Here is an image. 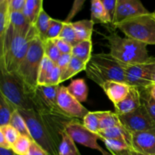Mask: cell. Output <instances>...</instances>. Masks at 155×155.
Returning a JSON list of instances; mask_svg holds the SVG:
<instances>
[{
  "label": "cell",
  "instance_id": "816d5d0a",
  "mask_svg": "<svg viewBox=\"0 0 155 155\" xmlns=\"http://www.w3.org/2000/svg\"><path fill=\"white\" fill-rule=\"evenodd\" d=\"M133 155H145V154H139V153H137V152H135V151H133Z\"/></svg>",
  "mask_w": 155,
  "mask_h": 155
},
{
  "label": "cell",
  "instance_id": "f35d334b",
  "mask_svg": "<svg viewBox=\"0 0 155 155\" xmlns=\"http://www.w3.org/2000/svg\"><path fill=\"white\" fill-rule=\"evenodd\" d=\"M61 77V71L59 69L58 67H57V65H55L54 69L51 71V72L48 75V78L45 80L44 86H60Z\"/></svg>",
  "mask_w": 155,
  "mask_h": 155
},
{
  "label": "cell",
  "instance_id": "d6986e66",
  "mask_svg": "<svg viewBox=\"0 0 155 155\" xmlns=\"http://www.w3.org/2000/svg\"><path fill=\"white\" fill-rule=\"evenodd\" d=\"M67 89L72 96H74L78 101L85 102L86 101L89 94V89L86 81L83 79H77L72 80Z\"/></svg>",
  "mask_w": 155,
  "mask_h": 155
},
{
  "label": "cell",
  "instance_id": "30bf717a",
  "mask_svg": "<svg viewBox=\"0 0 155 155\" xmlns=\"http://www.w3.org/2000/svg\"><path fill=\"white\" fill-rule=\"evenodd\" d=\"M118 116L122 125L131 134L155 130V123L143 104L131 113Z\"/></svg>",
  "mask_w": 155,
  "mask_h": 155
},
{
  "label": "cell",
  "instance_id": "8d00e7d4",
  "mask_svg": "<svg viewBox=\"0 0 155 155\" xmlns=\"http://www.w3.org/2000/svg\"><path fill=\"white\" fill-rule=\"evenodd\" d=\"M64 24V21L52 18L44 41L46 40V39H55L58 38L62 30V28H63Z\"/></svg>",
  "mask_w": 155,
  "mask_h": 155
},
{
  "label": "cell",
  "instance_id": "b9f144b4",
  "mask_svg": "<svg viewBox=\"0 0 155 155\" xmlns=\"http://www.w3.org/2000/svg\"><path fill=\"white\" fill-rule=\"evenodd\" d=\"M53 41L56 44L61 54H71L73 46L71 44L68 43L67 41H65L63 39H61V38L53 39Z\"/></svg>",
  "mask_w": 155,
  "mask_h": 155
},
{
  "label": "cell",
  "instance_id": "1f68e13d",
  "mask_svg": "<svg viewBox=\"0 0 155 155\" xmlns=\"http://www.w3.org/2000/svg\"><path fill=\"white\" fill-rule=\"evenodd\" d=\"M109 152L111 154L122 152L125 151H133V148L127 142L117 139H101Z\"/></svg>",
  "mask_w": 155,
  "mask_h": 155
},
{
  "label": "cell",
  "instance_id": "9a60e30c",
  "mask_svg": "<svg viewBox=\"0 0 155 155\" xmlns=\"http://www.w3.org/2000/svg\"><path fill=\"white\" fill-rule=\"evenodd\" d=\"M142 105V95L140 89L131 86L130 92L123 101L115 104V113L117 115H123L131 113Z\"/></svg>",
  "mask_w": 155,
  "mask_h": 155
},
{
  "label": "cell",
  "instance_id": "7402d4cb",
  "mask_svg": "<svg viewBox=\"0 0 155 155\" xmlns=\"http://www.w3.org/2000/svg\"><path fill=\"white\" fill-rule=\"evenodd\" d=\"M42 8H43L42 0H26L25 7L23 11V13L32 25L34 26Z\"/></svg>",
  "mask_w": 155,
  "mask_h": 155
},
{
  "label": "cell",
  "instance_id": "8fae6325",
  "mask_svg": "<svg viewBox=\"0 0 155 155\" xmlns=\"http://www.w3.org/2000/svg\"><path fill=\"white\" fill-rule=\"evenodd\" d=\"M150 61L135 64H127L120 62L124 71L126 83L140 90L149 89L153 86L150 77Z\"/></svg>",
  "mask_w": 155,
  "mask_h": 155
},
{
  "label": "cell",
  "instance_id": "6da1fadb",
  "mask_svg": "<svg viewBox=\"0 0 155 155\" xmlns=\"http://www.w3.org/2000/svg\"><path fill=\"white\" fill-rule=\"evenodd\" d=\"M37 36L36 31L24 34L9 27L4 39L0 41V69L15 74L28 51L30 42Z\"/></svg>",
  "mask_w": 155,
  "mask_h": 155
},
{
  "label": "cell",
  "instance_id": "9c48e42d",
  "mask_svg": "<svg viewBox=\"0 0 155 155\" xmlns=\"http://www.w3.org/2000/svg\"><path fill=\"white\" fill-rule=\"evenodd\" d=\"M65 131L74 142L92 149L97 150L102 155H110V153L103 149L98 144V136L88 130L78 119H72L65 127Z\"/></svg>",
  "mask_w": 155,
  "mask_h": 155
},
{
  "label": "cell",
  "instance_id": "44dd1931",
  "mask_svg": "<svg viewBox=\"0 0 155 155\" xmlns=\"http://www.w3.org/2000/svg\"><path fill=\"white\" fill-rule=\"evenodd\" d=\"M92 40L80 41L73 46L71 54H72L73 57L77 58L82 61L88 64L92 55Z\"/></svg>",
  "mask_w": 155,
  "mask_h": 155
},
{
  "label": "cell",
  "instance_id": "f1b7e54d",
  "mask_svg": "<svg viewBox=\"0 0 155 155\" xmlns=\"http://www.w3.org/2000/svg\"><path fill=\"white\" fill-rule=\"evenodd\" d=\"M103 111H89L83 119V124L92 133L98 134L99 132V124Z\"/></svg>",
  "mask_w": 155,
  "mask_h": 155
},
{
  "label": "cell",
  "instance_id": "f5cc1de1",
  "mask_svg": "<svg viewBox=\"0 0 155 155\" xmlns=\"http://www.w3.org/2000/svg\"><path fill=\"white\" fill-rule=\"evenodd\" d=\"M153 13H154V16H155V9H154V12H153Z\"/></svg>",
  "mask_w": 155,
  "mask_h": 155
},
{
  "label": "cell",
  "instance_id": "2e32d148",
  "mask_svg": "<svg viewBox=\"0 0 155 155\" xmlns=\"http://www.w3.org/2000/svg\"><path fill=\"white\" fill-rule=\"evenodd\" d=\"M101 88L109 99L114 103V105H115L127 97L131 86L126 83L109 81L103 84Z\"/></svg>",
  "mask_w": 155,
  "mask_h": 155
},
{
  "label": "cell",
  "instance_id": "ee69618b",
  "mask_svg": "<svg viewBox=\"0 0 155 155\" xmlns=\"http://www.w3.org/2000/svg\"><path fill=\"white\" fill-rule=\"evenodd\" d=\"M71 58H72V54H61L59 57L58 60L56 62L55 64L58 67L59 69L61 70V73L64 71L68 66V64L71 62Z\"/></svg>",
  "mask_w": 155,
  "mask_h": 155
},
{
  "label": "cell",
  "instance_id": "83f0119b",
  "mask_svg": "<svg viewBox=\"0 0 155 155\" xmlns=\"http://www.w3.org/2000/svg\"><path fill=\"white\" fill-rule=\"evenodd\" d=\"M120 126H123L120 120L119 116L115 112L110 111V110L103 111L100 120L99 131L113 128V127H120Z\"/></svg>",
  "mask_w": 155,
  "mask_h": 155
},
{
  "label": "cell",
  "instance_id": "f6af8a7d",
  "mask_svg": "<svg viewBox=\"0 0 155 155\" xmlns=\"http://www.w3.org/2000/svg\"><path fill=\"white\" fill-rule=\"evenodd\" d=\"M27 155H48V154L36 142H33L30 151Z\"/></svg>",
  "mask_w": 155,
  "mask_h": 155
},
{
  "label": "cell",
  "instance_id": "277c9868",
  "mask_svg": "<svg viewBox=\"0 0 155 155\" xmlns=\"http://www.w3.org/2000/svg\"><path fill=\"white\" fill-rule=\"evenodd\" d=\"M18 110L25 120L33 142L45 150L48 155H58L61 137L57 136L34 110L18 109Z\"/></svg>",
  "mask_w": 155,
  "mask_h": 155
},
{
  "label": "cell",
  "instance_id": "ba28073f",
  "mask_svg": "<svg viewBox=\"0 0 155 155\" xmlns=\"http://www.w3.org/2000/svg\"><path fill=\"white\" fill-rule=\"evenodd\" d=\"M60 86H37L30 92L33 110L40 114H55L67 116L58 104V92ZM68 117V116H67Z\"/></svg>",
  "mask_w": 155,
  "mask_h": 155
},
{
  "label": "cell",
  "instance_id": "cb8c5ba5",
  "mask_svg": "<svg viewBox=\"0 0 155 155\" xmlns=\"http://www.w3.org/2000/svg\"><path fill=\"white\" fill-rule=\"evenodd\" d=\"M16 107L3 95H0V127L9 125Z\"/></svg>",
  "mask_w": 155,
  "mask_h": 155
},
{
  "label": "cell",
  "instance_id": "f546056e",
  "mask_svg": "<svg viewBox=\"0 0 155 155\" xmlns=\"http://www.w3.org/2000/svg\"><path fill=\"white\" fill-rule=\"evenodd\" d=\"M9 125L14 127L21 134V136H27V137L32 139L30 132H29L28 128H27V124H26L23 117L21 115V114L19 113L18 109H16V110L14 112Z\"/></svg>",
  "mask_w": 155,
  "mask_h": 155
},
{
  "label": "cell",
  "instance_id": "4316f807",
  "mask_svg": "<svg viewBox=\"0 0 155 155\" xmlns=\"http://www.w3.org/2000/svg\"><path fill=\"white\" fill-rule=\"evenodd\" d=\"M51 20H52V18L45 12V11L42 8L34 24L38 36L42 41H44V39H45V35H46L47 31L49 28Z\"/></svg>",
  "mask_w": 155,
  "mask_h": 155
},
{
  "label": "cell",
  "instance_id": "74e56055",
  "mask_svg": "<svg viewBox=\"0 0 155 155\" xmlns=\"http://www.w3.org/2000/svg\"><path fill=\"white\" fill-rule=\"evenodd\" d=\"M0 132L3 134L5 139L7 141L8 143L9 144L11 148L21 136V134L11 125L1 127H0Z\"/></svg>",
  "mask_w": 155,
  "mask_h": 155
},
{
  "label": "cell",
  "instance_id": "ab89813d",
  "mask_svg": "<svg viewBox=\"0 0 155 155\" xmlns=\"http://www.w3.org/2000/svg\"><path fill=\"white\" fill-rule=\"evenodd\" d=\"M85 4L84 0H76L73 3L72 8H71V11H70L69 14L67 16V18H65V20L64 21V22L65 23H72L71 22V20L82 10L83 7V5Z\"/></svg>",
  "mask_w": 155,
  "mask_h": 155
},
{
  "label": "cell",
  "instance_id": "f907efd6",
  "mask_svg": "<svg viewBox=\"0 0 155 155\" xmlns=\"http://www.w3.org/2000/svg\"><path fill=\"white\" fill-rule=\"evenodd\" d=\"M133 151H125L120 153H116V154H111L110 153V155H133Z\"/></svg>",
  "mask_w": 155,
  "mask_h": 155
},
{
  "label": "cell",
  "instance_id": "d590c367",
  "mask_svg": "<svg viewBox=\"0 0 155 155\" xmlns=\"http://www.w3.org/2000/svg\"><path fill=\"white\" fill-rule=\"evenodd\" d=\"M140 91L142 95V104L145 106L148 114L155 123V100L150 95L148 89Z\"/></svg>",
  "mask_w": 155,
  "mask_h": 155
},
{
  "label": "cell",
  "instance_id": "ffe728a7",
  "mask_svg": "<svg viewBox=\"0 0 155 155\" xmlns=\"http://www.w3.org/2000/svg\"><path fill=\"white\" fill-rule=\"evenodd\" d=\"M71 24L75 30L77 39L80 42L92 40V35L95 24L91 20H82L76 22H72Z\"/></svg>",
  "mask_w": 155,
  "mask_h": 155
},
{
  "label": "cell",
  "instance_id": "7dc6e473",
  "mask_svg": "<svg viewBox=\"0 0 155 155\" xmlns=\"http://www.w3.org/2000/svg\"><path fill=\"white\" fill-rule=\"evenodd\" d=\"M0 148H7V149H12L11 146L9 145V144L8 143L7 141L5 140L4 136H3V134L1 133V132H0Z\"/></svg>",
  "mask_w": 155,
  "mask_h": 155
},
{
  "label": "cell",
  "instance_id": "836d02e7",
  "mask_svg": "<svg viewBox=\"0 0 155 155\" xmlns=\"http://www.w3.org/2000/svg\"><path fill=\"white\" fill-rule=\"evenodd\" d=\"M58 38L64 39L68 43L71 44L72 46H74V45H75L76 44H77L80 42L78 39H77L76 32L71 23L64 22L63 28H62V30L61 32V34Z\"/></svg>",
  "mask_w": 155,
  "mask_h": 155
},
{
  "label": "cell",
  "instance_id": "7bdbcfd3",
  "mask_svg": "<svg viewBox=\"0 0 155 155\" xmlns=\"http://www.w3.org/2000/svg\"><path fill=\"white\" fill-rule=\"evenodd\" d=\"M26 0H8V7L11 14L23 12L25 7Z\"/></svg>",
  "mask_w": 155,
  "mask_h": 155
},
{
  "label": "cell",
  "instance_id": "d4e9b609",
  "mask_svg": "<svg viewBox=\"0 0 155 155\" xmlns=\"http://www.w3.org/2000/svg\"><path fill=\"white\" fill-rule=\"evenodd\" d=\"M86 65L87 64L85 62L82 61L80 59L77 58L75 57H73L71 58V62L67 67L66 69L61 73V83L66 81V80H69L71 77L75 76L80 71L86 70Z\"/></svg>",
  "mask_w": 155,
  "mask_h": 155
},
{
  "label": "cell",
  "instance_id": "4dcf8cb0",
  "mask_svg": "<svg viewBox=\"0 0 155 155\" xmlns=\"http://www.w3.org/2000/svg\"><path fill=\"white\" fill-rule=\"evenodd\" d=\"M55 64L48 58L46 56H44L41 62L40 67L39 70V76H38V86H44L46 79L48 78V75L51 72L54 68L55 67Z\"/></svg>",
  "mask_w": 155,
  "mask_h": 155
},
{
  "label": "cell",
  "instance_id": "3957f363",
  "mask_svg": "<svg viewBox=\"0 0 155 155\" xmlns=\"http://www.w3.org/2000/svg\"><path fill=\"white\" fill-rule=\"evenodd\" d=\"M109 42L110 54L121 63L127 64H144L154 58L150 57L147 45L130 38H122L116 33L105 36Z\"/></svg>",
  "mask_w": 155,
  "mask_h": 155
},
{
  "label": "cell",
  "instance_id": "8992f818",
  "mask_svg": "<svg viewBox=\"0 0 155 155\" xmlns=\"http://www.w3.org/2000/svg\"><path fill=\"white\" fill-rule=\"evenodd\" d=\"M0 93L17 109L33 110L30 92L25 85L15 74H8L0 69Z\"/></svg>",
  "mask_w": 155,
  "mask_h": 155
},
{
  "label": "cell",
  "instance_id": "7a4b0ae2",
  "mask_svg": "<svg viewBox=\"0 0 155 155\" xmlns=\"http://www.w3.org/2000/svg\"><path fill=\"white\" fill-rule=\"evenodd\" d=\"M85 71L86 76L101 87L109 81L126 83L122 64L110 53L92 54Z\"/></svg>",
  "mask_w": 155,
  "mask_h": 155
},
{
  "label": "cell",
  "instance_id": "ac0fdd59",
  "mask_svg": "<svg viewBox=\"0 0 155 155\" xmlns=\"http://www.w3.org/2000/svg\"><path fill=\"white\" fill-rule=\"evenodd\" d=\"M91 21L94 24L112 25L111 21L103 5L101 0H92L91 2Z\"/></svg>",
  "mask_w": 155,
  "mask_h": 155
},
{
  "label": "cell",
  "instance_id": "484cf974",
  "mask_svg": "<svg viewBox=\"0 0 155 155\" xmlns=\"http://www.w3.org/2000/svg\"><path fill=\"white\" fill-rule=\"evenodd\" d=\"M58 155H81L75 142L65 130L61 133V142L58 148Z\"/></svg>",
  "mask_w": 155,
  "mask_h": 155
},
{
  "label": "cell",
  "instance_id": "52a82bcc",
  "mask_svg": "<svg viewBox=\"0 0 155 155\" xmlns=\"http://www.w3.org/2000/svg\"><path fill=\"white\" fill-rule=\"evenodd\" d=\"M115 27L121 30L127 37L146 45H155V16L153 12L139 15Z\"/></svg>",
  "mask_w": 155,
  "mask_h": 155
},
{
  "label": "cell",
  "instance_id": "d6a6232c",
  "mask_svg": "<svg viewBox=\"0 0 155 155\" xmlns=\"http://www.w3.org/2000/svg\"><path fill=\"white\" fill-rule=\"evenodd\" d=\"M33 139L27 136H21L16 142L12 145V150L17 155H27L31 147Z\"/></svg>",
  "mask_w": 155,
  "mask_h": 155
},
{
  "label": "cell",
  "instance_id": "7c38bea8",
  "mask_svg": "<svg viewBox=\"0 0 155 155\" xmlns=\"http://www.w3.org/2000/svg\"><path fill=\"white\" fill-rule=\"evenodd\" d=\"M58 104L65 115L73 119H83L89 110L69 93L67 87L60 86L58 92Z\"/></svg>",
  "mask_w": 155,
  "mask_h": 155
},
{
  "label": "cell",
  "instance_id": "e0dca14e",
  "mask_svg": "<svg viewBox=\"0 0 155 155\" xmlns=\"http://www.w3.org/2000/svg\"><path fill=\"white\" fill-rule=\"evenodd\" d=\"M99 139H117L127 142L132 147V134L124 127H116L98 132Z\"/></svg>",
  "mask_w": 155,
  "mask_h": 155
},
{
  "label": "cell",
  "instance_id": "bcb514c9",
  "mask_svg": "<svg viewBox=\"0 0 155 155\" xmlns=\"http://www.w3.org/2000/svg\"><path fill=\"white\" fill-rule=\"evenodd\" d=\"M150 77H151V83L155 85V58H153L149 64Z\"/></svg>",
  "mask_w": 155,
  "mask_h": 155
},
{
  "label": "cell",
  "instance_id": "e575fe53",
  "mask_svg": "<svg viewBox=\"0 0 155 155\" xmlns=\"http://www.w3.org/2000/svg\"><path fill=\"white\" fill-rule=\"evenodd\" d=\"M43 45L45 55L51 59L54 64H56L61 53L58 48L53 39H46L43 41Z\"/></svg>",
  "mask_w": 155,
  "mask_h": 155
},
{
  "label": "cell",
  "instance_id": "4fadbf2b",
  "mask_svg": "<svg viewBox=\"0 0 155 155\" xmlns=\"http://www.w3.org/2000/svg\"><path fill=\"white\" fill-rule=\"evenodd\" d=\"M149 13L139 0H117L114 27L133 18Z\"/></svg>",
  "mask_w": 155,
  "mask_h": 155
},
{
  "label": "cell",
  "instance_id": "5b68a950",
  "mask_svg": "<svg viewBox=\"0 0 155 155\" xmlns=\"http://www.w3.org/2000/svg\"><path fill=\"white\" fill-rule=\"evenodd\" d=\"M45 56L43 41L36 36L30 42L28 51L15 74L25 85L29 92L37 87L39 70Z\"/></svg>",
  "mask_w": 155,
  "mask_h": 155
},
{
  "label": "cell",
  "instance_id": "681fc988",
  "mask_svg": "<svg viewBox=\"0 0 155 155\" xmlns=\"http://www.w3.org/2000/svg\"><path fill=\"white\" fill-rule=\"evenodd\" d=\"M148 90H149V94L151 96V98L155 100V85L151 86V87L148 89Z\"/></svg>",
  "mask_w": 155,
  "mask_h": 155
},
{
  "label": "cell",
  "instance_id": "603a6c76",
  "mask_svg": "<svg viewBox=\"0 0 155 155\" xmlns=\"http://www.w3.org/2000/svg\"><path fill=\"white\" fill-rule=\"evenodd\" d=\"M11 12L9 11L8 0L0 1V41L4 39L10 26Z\"/></svg>",
  "mask_w": 155,
  "mask_h": 155
},
{
  "label": "cell",
  "instance_id": "5bb4252c",
  "mask_svg": "<svg viewBox=\"0 0 155 155\" xmlns=\"http://www.w3.org/2000/svg\"><path fill=\"white\" fill-rule=\"evenodd\" d=\"M132 148L139 154L155 155V130L132 134Z\"/></svg>",
  "mask_w": 155,
  "mask_h": 155
},
{
  "label": "cell",
  "instance_id": "60d3db41",
  "mask_svg": "<svg viewBox=\"0 0 155 155\" xmlns=\"http://www.w3.org/2000/svg\"><path fill=\"white\" fill-rule=\"evenodd\" d=\"M102 4L111 21L112 25H113L114 20L115 13H116L117 2V0H102Z\"/></svg>",
  "mask_w": 155,
  "mask_h": 155
},
{
  "label": "cell",
  "instance_id": "c3c4849f",
  "mask_svg": "<svg viewBox=\"0 0 155 155\" xmlns=\"http://www.w3.org/2000/svg\"><path fill=\"white\" fill-rule=\"evenodd\" d=\"M0 155H17V154H15L12 149H7V148H0Z\"/></svg>",
  "mask_w": 155,
  "mask_h": 155
}]
</instances>
